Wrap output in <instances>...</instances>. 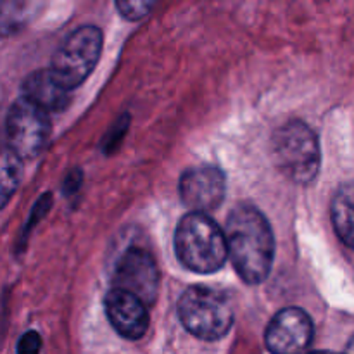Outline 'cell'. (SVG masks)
I'll return each mask as SVG.
<instances>
[{
  "mask_svg": "<svg viewBox=\"0 0 354 354\" xmlns=\"http://www.w3.org/2000/svg\"><path fill=\"white\" fill-rule=\"evenodd\" d=\"M17 354H40L41 353V337L38 332L30 330L19 339L16 348Z\"/></svg>",
  "mask_w": 354,
  "mask_h": 354,
  "instance_id": "cell-16",
  "label": "cell"
},
{
  "mask_svg": "<svg viewBox=\"0 0 354 354\" xmlns=\"http://www.w3.org/2000/svg\"><path fill=\"white\" fill-rule=\"evenodd\" d=\"M272 159L283 176L294 183H310L320 171V144L303 121H289L272 137Z\"/></svg>",
  "mask_w": 354,
  "mask_h": 354,
  "instance_id": "cell-3",
  "label": "cell"
},
{
  "mask_svg": "<svg viewBox=\"0 0 354 354\" xmlns=\"http://www.w3.org/2000/svg\"><path fill=\"white\" fill-rule=\"evenodd\" d=\"M313 339V324L306 311L286 308L270 322L265 334L266 348L272 354H303Z\"/></svg>",
  "mask_w": 354,
  "mask_h": 354,
  "instance_id": "cell-8",
  "label": "cell"
},
{
  "mask_svg": "<svg viewBox=\"0 0 354 354\" xmlns=\"http://www.w3.org/2000/svg\"><path fill=\"white\" fill-rule=\"evenodd\" d=\"M33 3L19 0H0V38L12 37L23 30L31 16Z\"/></svg>",
  "mask_w": 354,
  "mask_h": 354,
  "instance_id": "cell-14",
  "label": "cell"
},
{
  "mask_svg": "<svg viewBox=\"0 0 354 354\" xmlns=\"http://www.w3.org/2000/svg\"><path fill=\"white\" fill-rule=\"evenodd\" d=\"M227 182L221 169L214 166H197L183 173L180 180V197L192 213L216 209L225 199Z\"/></svg>",
  "mask_w": 354,
  "mask_h": 354,
  "instance_id": "cell-9",
  "label": "cell"
},
{
  "mask_svg": "<svg viewBox=\"0 0 354 354\" xmlns=\"http://www.w3.org/2000/svg\"><path fill=\"white\" fill-rule=\"evenodd\" d=\"M7 147L23 161L40 154L50 137V120L24 97H19L9 109L6 121Z\"/></svg>",
  "mask_w": 354,
  "mask_h": 354,
  "instance_id": "cell-6",
  "label": "cell"
},
{
  "mask_svg": "<svg viewBox=\"0 0 354 354\" xmlns=\"http://www.w3.org/2000/svg\"><path fill=\"white\" fill-rule=\"evenodd\" d=\"M175 251L183 266L196 273H214L228 258L223 230L203 213L182 218L175 232Z\"/></svg>",
  "mask_w": 354,
  "mask_h": 354,
  "instance_id": "cell-2",
  "label": "cell"
},
{
  "mask_svg": "<svg viewBox=\"0 0 354 354\" xmlns=\"http://www.w3.org/2000/svg\"><path fill=\"white\" fill-rule=\"evenodd\" d=\"M308 354H339V353H334V351H315V353H308Z\"/></svg>",
  "mask_w": 354,
  "mask_h": 354,
  "instance_id": "cell-17",
  "label": "cell"
},
{
  "mask_svg": "<svg viewBox=\"0 0 354 354\" xmlns=\"http://www.w3.org/2000/svg\"><path fill=\"white\" fill-rule=\"evenodd\" d=\"M23 178L21 159L7 145H0V209L19 189Z\"/></svg>",
  "mask_w": 354,
  "mask_h": 354,
  "instance_id": "cell-13",
  "label": "cell"
},
{
  "mask_svg": "<svg viewBox=\"0 0 354 354\" xmlns=\"http://www.w3.org/2000/svg\"><path fill=\"white\" fill-rule=\"evenodd\" d=\"M114 289L131 294L144 304H152L159 290V270L151 252L130 248L123 252L114 272Z\"/></svg>",
  "mask_w": 354,
  "mask_h": 354,
  "instance_id": "cell-7",
  "label": "cell"
},
{
  "mask_svg": "<svg viewBox=\"0 0 354 354\" xmlns=\"http://www.w3.org/2000/svg\"><path fill=\"white\" fill-rule=\"evenodd\" d=\"M154 2H140V0H133V2H127V0H121L116 3L118 10H120L121 16L128 21H138L149 14V10L154 7Z\"/></svg>",
  "mask_w": 354,
  "mask_h": 354,
  "instance_id": "cell-15",
  "label": "cell"
},
{
  "mask_svg": "<svg viewBox=\"0 0 354 354\" xmlns=\"http://www.w3.org/2000/svg\"><path fill=\"white\" fill-rule=\"evenodd\" d=\"M28 102L45 113H61L71 102L68 90L62 88L48 69H40L23 82V95Z\"/></svg>",
  "mask_w": 354,
  "mask_h": 354,
  "instance_id": "cell-11",
  "label": "cell"
},
{
  "mask_svg": "<svg viewBox=\"0 0 354 354\" xmlns=\"http://www.w3.org/2000/svg\"><path fill=\"white\" fill-rule=\"evenodd\" d=\"M353 187L346 183L335 194L332 201V223L339 239L346 244V248L353 249L354 245V228H353Z\"/></svg>",
  "mask_w": 354,
  "mask_h": 354,
  "instance_id": "cell-12",
  "label": "cell"
},
{
  "mask_svg": "<svg viewBox=\"0 0 354 354\" xmlns=\"http://www.w3.org/2000/svg\"><path fill=\"white\" fill-rule=\"evenodd\" d=\"M104 303H106L107 318L121 337L137 341L147 332V308L140 299L124 290L113 289L107 292Z\"/></svg>",
  "mask_w": 354,
  "mask_h": 354,
  "instance_id": "cell-10",
  "label": "cell"
},
{
  "mask_svg": "<svg viewBox=\"0 0 354 354\" xmlns=\"http://www.w3.org/2000/svg\"><path fill=\"white\" fill-rule=\"evenodd\" d=\"M178 317L187 332L203 341H218L230 332L234 310L225 294L207 287H189L178 301Z\"/></svg>",
  "mask_w": 354,
  "mask_h": 354,
  "instance_id": "cell-4",
  "label": "cell"
},
{
  "mask_svg": "<svg viewBox=\"0 0 354 354\" xmlns=\"http://www.w3.org/2000/svg\"><path fill=\"white\" fill-rule=\"evenodd\" d=\"M102 52V31L97 26H82L73 31L54 54L48 71L64 90L82 85L95 68Z\"/></svg>",
  "mask_w": 354,
  "mask_h": 354,
  "instance_id": "cell-5",
  "label": "cell"
},
{
  "mask_svg": "<svg viewBox=\"0 0 354 354\" xmlns=\"http://www.w3.org/2000/svg\"><path fill=\"white\" fill-rule=\"evenodd\" d=\"M223 235L227 256L239 277L249 286L266 280L275 258V239L261 211L237 206L228 214Z\"/></svg>",
  "mask_w": 354,
  "mask_h": 354,
  "instance_id": "cell-1",
  "label": "cell"
}]
</instances>
